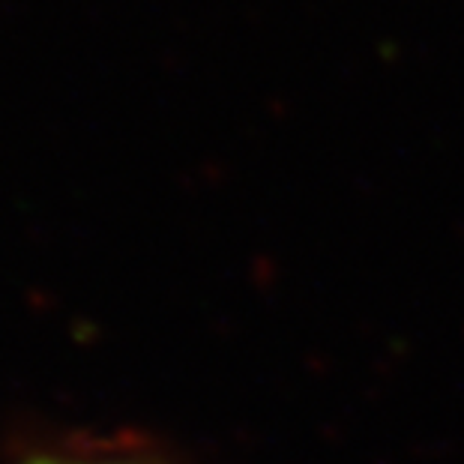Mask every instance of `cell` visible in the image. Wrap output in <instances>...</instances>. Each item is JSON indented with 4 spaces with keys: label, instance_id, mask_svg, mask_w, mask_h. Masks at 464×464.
<instances>
[{
    "label": "cell",
    "instance_id": "cell-1",
    "mask_svg": "<svg viewBox=\"0 0 464 464\" xmlns=\"http://www.w3.org/2000/svg\"><path fill=\"white\" fill-rule=\"evenodd\" d=\"M27 464H180L165 456L156 447L126 440V443H102V447H87L82 452H66V456H39Z\"/></svg>",
    "mask_w": 464,
    "mask_h": 464
}]
</instances>
